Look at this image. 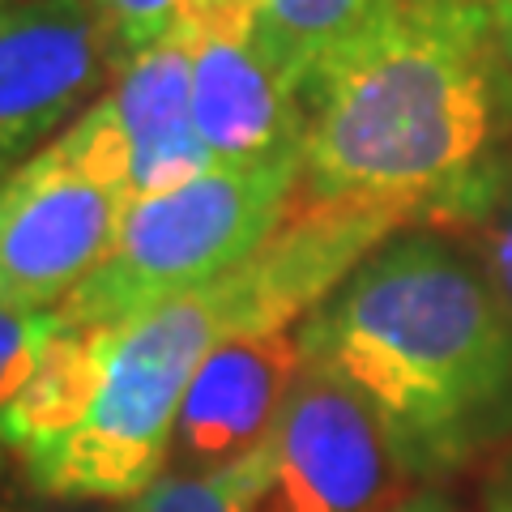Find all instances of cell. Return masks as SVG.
Listing matches in <instances>:
<instances>
[{"label":"cell","instance_id":"cell-13","mask_svg":"<svg viewBox=\"0 0 512 512\" xmlns=\"http://www.w3.org/2000/svg\"><path fill=\"white\" fill-rule=\"evenodd\" d=\"M90 5L103 22L111 73H116L124 60L146 52L150 43L175 35L188 22V13L205 0H90Z\"/></svg>","mask_w":512,"mask_h":512},{"label":"cell","instance_id":"cell-20","mask_svg":"<svg viewBox=\"0 0 512 512\" xmlns=\"http://www.w3.org/2000/svg\"><path fill=\"white\" fill-rule=\"evenodd\" d=\"M500 47H504V56H508V64H512V30H508V35L500 39Z\"/></svg>","mask_w":512,"mask_h":512},{"label":"cell","instance_id":"cell-4","mask_svg":"<svg viewBox=\"0 0 512 512\" xmlns=\"http://www.w3.org/2000/svg\"><path fill=\"white\" fill-rule=\"evenodd\" d=\"M303 154L210 167L180 188L128 201L103 265L60 303L64 325L116 329L184 291L218 282L265 248L299 197Z\"/></svg>","mask_w":512,"mask_h":512},{"label":"cell","instance_id":"cell-16","mask_svg":"<svg viewBox=\"0 0 512 512\" xmlns=\"http://www.w3.org/2000/svg\"><path fill=\"white\" fill-rule=\"evenodd\" d=\"M483 256H487V278L512 308V188L483 218Z\"/></svg>","mask_w":512,"mask_h":512},{"label":"cell","instance_id":"cell-9","mask_svg":"<svg viewBox=\"0 0 512 512\" xmlns=\"http://www.w3.org/2000/svg\"><path fill=\"white\" fill-rule=\"evenodd\" d=\"M299 367V325L222 338L184 393L167 474L214 478L248 457L274 427Z\"/></svg>","mask_w":512,"mask_h":512},{"label":"cell","instance_id":"cell-8","mask_svg":"<svg viewBox=\"0 0 512 512\" xmlns=\"http://www.w3.org/2000/svg\"><path fill=\"white\" fill-rule=\"evenodd\" d=\"M111 69L90 0H9L0 9V167L26 163Z\"/></svg>","mask_w":512,"mask_h":512},{"label":"cell","instance_id":"cell-7","mask_svg":"<svg viewBox=\"0 0 512 512\" xmlns=\"http://www.w3.org/2000/svg\"><path fill=\"white\" fill-rule=\"evenodd\" d=\"M180 30L192 60V124L214 167L303 154V94L261 39L256 0H205Z\"/></svg>","mask_w":512,"mask_h":512},{"label":"cell","instance_id":"cell-15","mask_svg":"<svg viewBox=\"0 0 512 512\" xmlns=\"http://www.w3.org/2000/svg\"><path fill=\"white\" fill-rule=\"evenodd\" d=\"M124 512H239L235 495L227 483L214 478H192V474H163L158 483L137 495L133 504H124Z\"/></svg>","mask_w":512,"mask_h":512},{"label":"cell","instance_id":"cell-5","mask_svg":"<svg viewBox=\"0 0 512 512\" xmlns=\"http://www.w3.org/2000/svg\"><path fill=\"white\" fill-rule=\"evenodd\" d=\"M128 201V141L99 99L0 180V308L56 312L103 265Z\"/></svg>","mask_w":512,"mask_h":512},{"label":"cell","instance_id":"cell-19","mask_svg":"<svg viewBox=\"0 0 512 512\" xmlns=\"http://www.w3.org/2000/svg\"><path fill=\"white\" fill-rule=\"evenodd\" d=\"M384 512H457V508L448 504L440 491H414V495H402V500Z\"/></svg>","mask_w":512,"mask_h":512},{"label":"cell","instance_id":"cell-2","mask_svg":"<svg viewBox=\"0 0 512 512\" xmlns=\"http://www.w3.org/2000/svg\"><path fill=\"white\" fill-rule=\"evenodd\" d=\"M303 355L380 419L410 478L512 436V308L436 235H397L299 320Z\"/></svg>","mask_w":512,"mask_h":512},{"label":"cell","instance_id":"cell-14","mask_svg":"<svg viewBox=\"0 0 512 512\" xmlns=\"http://www.w3.org/2000/svg\"><path fill=\"white\" fill-rule=\"evenodd\" d=\"M60 312H18V308H0V466L13 457L5 440V414L13 406V397L26 384V376L35 372L39 355L47 342L60 333Z\"/></svg>","mask_w":512,"mask_h":512},{"label":"cell","instance_id":"cell-1","mask_svg":"<svg viewBox=\"0 0 512 512\" xmlns=\"http://www.w3.org/2000/svg\"><path fill=\"white\" fill-rule=\"evenodd\" d=\"M303 201H376L483 222L512 188V64L431 0H376L303 86Z\"/></svg>","mask_w":512,"mask_h":512},{"label":"cell","instance_id":"cell-21","mask_svg":"<svg viewBox=\"0 0 512 512\" xmlns=\"http://www.w3.org/2000/svg\"><path fill=\"white\" fill-rule=\"evenodd\" d=\"M56 512H94V508H56ZM124 512V508H120Z\"/></svg>","mask_w":512,"mask_h":512},{"label":"cell","instance_id":"cell-6","mask_svg":"<svg viewBox=\"0 0 512 512\" xmlns=\"http://www.w3.org/2000/svg\"><path fill=\"white\" fill-rule=\"evenodd\" d=\"M218 478L239 512H384L410 474L372 406L303 355L274 427Z\"/></svg>","mask_w":512,"mask_h":512},{"label":"cell","instance_id":"cell-3","mask_svg":"<svg viewBox=\"0 0 512 512\" xmlns=\"http://www.w3.org/2000/svg\"><path fill=\"white\" fill-rule=\"evenodd\" d=\"M261 333L248 261L111 329L103 389L73 436L26 457L30 487L60 504H133L167 474L175 419L222 338Z\"/></svg>","mask_w":512,"mask_h":512},{"label":"cell","instance_id":"cell-10","mask_svg":"<svg viewBox=\"0 0 512 512\" xmlns=\"http://www.w3.org/2000/svg\"><path fill=\"white\" fill-rule=\"evenodd\" d=\"M103 99L116 111L120 133L128 141L133 201L180 188L214 167L210 150L197 137V124H192V60L184 30L124 60Z\"/></svg>","mask_w":512,"mask_h":512},{"label":"cell","instance_id":"cell-18","mask_svg":"<svg viewBox=\"0 0 512 512\" xmlns=\"http://www.w3.org/2000/svg\"><path fill=\"white\" fill-rule=\"evenodd\" d=\"M487 512H512V453L504 457V466L495 470L487 487Z\"/></svg>","mask_w":512,"mask_h":512},{"label":"cell","instance_id":"cell-17","mask_svg":"<svg viewBox=\"0 0 512 512\" xmlns=\"http://www.w3.org/2000/svg\"><path fill=\"white\" fill-rule=\"evenodd\" d=\"M431 5L457 13L461 22L487 30V35H495V39H504L512 30V0H431Z\"/></svg>","mask_w":512,"mask_h":512},{"label":"cell","instance_id":"cell-22","mask_svg":"<svg viewBox=\"0 0 512 512\" xmlns=\"http://www.w3.org/2000/svg\"><path fill=\"white\" fill-rule=\"evenodd\" d=\"M5 5H9V0H0V9H5Z\"/></svg>","mask_w":512,"mask_h":512},{"label":"cell","instance_id":"cell-12","mask_svg":"<svg viewBox=\"0 0 512 512\" xmlns=\"http://www.w3.org/2000/svg\"><path fill=\"white\" fill-rule=\"evenodd\" d=\"M372 9L376 0H256V26L303 94L312 73L372 18Z\"/></svg>","mask_w":512,"mask_h":512},{"label":"cell","instance_id":"cell-11","mask_svg":"<svg viewBox=\"0 0 512 512\" xmlns=\"http://www.w3.org/2000/svg\"><path fill=\"white\" fill-rule=\"evenodd\" d=\"M107 346H111V329L60 325V333L47 342L35 372L26 376L5 414V440L13 457L26 461L82 427L94 397L103 389Z\"/></svg>","mask_w":512,"mask_h":512}]
</instances>
